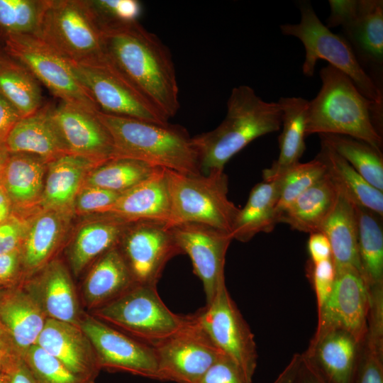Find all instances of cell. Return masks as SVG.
I'll return each mask as SVG.
<instances>
[{
	"mask_svg": "<svg viewBox=\"0 0 383 383\" xmlns=\"http://www.w3.org/2000/svg\"><path fill=\"white\" fill-rule=\"evenodd\" d=\"M106 60L167 120L180 104L169 48L138 21L103 28Z\"/></svg>",
	"mask_w": 383,
	"mask_h": 383,
	"instance_id": "obj_1",
	"label": "cell"
},
{
	"mask_svg": "<svg viewBox=\"0 0 383 383\" xmlns=\"http://www.w3.org/2000/svg\"><path fill=\"white\" fill-rule=\"evenodd\" d=\"M321 87L309 102L306 136H350L382 150L383 106L365 97L343 72L328 65L320 70Z\"/></svg>",
	"mask_w": 383,
	"mask_h": 383,
	"instance_id": "obj_2",
	"label": "cell"
},
{
	"mask_svg": "<svg viewBox=\"0 0 383 383\" xmlns=\"http://www.w3.org/2000/svg\"><path fill=\"white\" fill-rule=\"evenodd\" d=\"M281 116L277 101L263 100L247 85L234 87L221 123L212 131L192 137L201 173L223 171L229 160L252 140L278 131Z\"/></svg>",
	"mask_w": 383,
	"mask_h": 383,
	"instance_id": "obj_3",
	"label": "cell"
},
{
	"mask_svg": "<svg viewBox=\"0 0 383 383\" xmlns=\"http://www.w3.org/2000/svg\"><path fill=\"white\" fill-rule=\"evenodd\" d=\"M97 115L111 137L114 157L132 158L180 173H201L196 149L185 128L99 111Z\"/></svg>",
	"mask_w": 383,
	"mask_h": 383,
	"instance_id": "obj_4",
	"label": "cell"
},
{
	"mask_svg": "<svg viewBox=\"0 0 383 383\" xmlns=\"http://www.w3.org/2000/svg\"><path fill=\"white\" fill-rule=\"evenodd\" d=\"M167 177L170 227L199 223L231 234L240 209L228 197V179L223 171L192 174L167 170Z\"/></svg>",
	"mask_w": 383,
	"mask_h": 383,
	"instance_id": "obj_5",
	"label": "cell"
},
{
	"mask_svg": "<svg viewBox=\"0 0 383 383\" xmlns=\"http://www.w3.org/2000/svg\"><path fill=\"white\" fill-rule=\"evenodd\" d=\"M299 8L300 21L282 24L279 28L282 34L296 38L304 45L303 74L313 77L318 60H326L346 74L365 97L383 106L382 90L363 69L346 40L322 23L310 2L302 1Z\"/></svg>",
	"mask_w": 383,
	"mask_h": 383,
	"instance_id": "obj_6",
	"label": "cell"
},
{
	"mask_svg": "<svg viewBox=\"0 0 383 383\" xmlns=\"http://www.w3.org/2000/svg\"><path fill=\"white\" fill-rule=\"evenodd\" d=\"M38 38L70 63L106 58L103 30L89 0H49Z\"/></svg>",
	"mask_w": 383,
	"mask_h": 383,
	"instance_id": "obj_7",
	"label": "cell"
},
{
	"mask_svg": "<svg viewBox=\"0 0 383 383\" xmlns=\"http://www.w3.org/2000/svg\"><path fill=\"white\" fill-rule=\"evenodd\" d=\"M99 320L154 346L177 331L186 316L173 313L160 297L157 286L135 284L99 307Z\"/></svg>",
	"mask_w": 383,
	"mask_h": 383,
	"instance_id": "obj_8",
	"label": "cell"
},
{
	"mask_svg": "<svg viewBox=\"0 0 383 383\" xmlns=\"http://www.w3.org/2000/svg\"><path fill=\"white\" fill-rule=\"evenodd\" d=\"M326 26H340L357 60L382 90L383 1L329 0Z\"/></svg>",
	"mask_w": 383,
	"mask_h": 383,
	"instance_id": "obj_9",
	"label": "cell"
},
{
	"mask_svg": "<svg viewBox=\"0 0 383 383\" xmlns=\"http://www.w3.org/2000/svg\"><path fill=\"white\" fill-rule=\"evenodd\" d=\"M9 55L24 66L61 101L92 111L99 109L74 75L70 64L36 36L4 38Z\"/></svg>",
	"mask_w": 383,
	"mask_h": 383,
	"instance_id": "obj_10",
	"label": "cell"
},
{
	"mask_svg": "<svg viewBox=\"0 0 383 383\" xmlns=\"http://www.w3.org/2000/svg\"><path fill=\"white\" fill-rule=\"evenodd\" d=\"M70 64L99 111L161 124L169 123L106 58L89 63Z\"/></svg>",
	"mask_w": 383,
	"mask_h": 383,
	"instance_id": "obj_11",
	"label": "cell"
},
{
	"mask_svg": "<svg viewBox=\"0 0 383 383\" xmlns=\"http://www.w3.org/2000/svg\"><path fill=\"white\" fill-rule=\"evenodd\" d=\"M160 380L198 383L222 353L197 321L186 316L182 326L153 346Z\"/></svg>",
	"mask_w": 383,
	"mask_h": 383,
	"instance_id": "obj_12",
	"label": "cell"
},
{
	"mask_svg": "<svg viewBox=\"0 0 383 383\" xmlns=\"http://www.w3.org/2000/svg\"><path fill=\"white\" fill-rule=\"evenodd\" d=\"M194 316L213 344L252 381L257 353L251 329L223 285L213 300Z\"/></svg>",
	"mask_w": 383,
	"mask_h": 383,
	"instance_id": "obj_13",
	"label": "cell"
},
{
	"mask_svg": "<svg viewBox=\"0 0 383 383\" xmlns=\"http://www.w3.org/2000/svg\"><path fill=\"white\" fill-rule=\"evenodd\" d=\"M116 247L138 284L157 286L168 261L182 254L171 228L159 221L131 222Z\"/></svg>",
	"mask_w": 383,
	"mask_h": 383,
	"instance_id": "obj_14",
	"label": "cell"
},
{
	"mask_svg": "<svg viewBox=\"0 0 383 383\" xmlns=\"http://www.w3.org/2000/svg\"><path fill=\"white\" fill-rule=\"evenodd\" d=\"M79 327L94 350L99 367L160 380L157 357L152 346L97 318H87Z\"/></svg>",
	"mask_w": 383,
	"mask_h": 383,
	"instance_id": "obj_15",
	"label": "cell"
},
{
	"mask_svg": "<svg viewBox=\"0 0 383 383\" xmlns=\"http://www.w3.org/2000/svg\"><path fill=\"white\" fill-rule=\"evenodd\" d=\"M182 254H187L194 274L201 281L210 303L218 289L226 284V255L233 240L228 233L199 223H182L170 227Z\"/></svg>",
	"mask_w": 383,
	"mask_h": 383,
	"instance_id": "obj_16",
	"label": "cell"
},
{
	"mask_svg": "<svg viewBox=\"0 0 383 383\" xmlns=\"http://www.w3.org/2000/svg\"><path fill=\"white\" fill-rule=\"evenodd\" d=\"M335 272L332 291L318 311L316 329H342L362 343L367 331V285L362 274L355 268H342Z\"/></svg>",
	"mask_w": 383,
	"mask_h": 383,
	"instance_id": "obj_17",
	"label": "cell"
},
{
	"mask_svg": "<svg viewBox=\"0 0 383 383\" xmlns=\"http://www.w3.org/2000/svg\"><path fill=\"white\" fill-rule=\"evenodd\" d=\"M97 112L61 101L52 107V117L66 153L102 164L114 157V148Z\"/></svg>",
	"mask_w": 383,
	"mask_h": 383,
	"instance_id": "obj_18",
	"label": "cell"
},
{
	"mask_svg": "<svg viewBox=\"0 0 383 383\" xmlns=\"http://www.w3.org/2000/svg\"><path fill=\"white\" fill-rule=\"evenodd\" d=\"M361 343L342 329H316L302 355L326 383H354Z\"/></svg>",
	"mask_w": 383,
	"mask_h": 383,
	"instance_id": "obj_19",
	"label": "cell"
},
{
	"mask_svg": "<svg viewBox=\"0 0 383 383\" xmlns=\"http://www.w3.org/2000/svg\"><path fill=\"white\" fill-rule=\"evenodd\" d=\"M170 211L167 170L157 168L148 179L121 193L101 213H109L128 222L149 220L167 224Z\"/></svg>",
	"mask_w": 383,
	"mask_h": 383,
	"instance_id": "obj_20",
	"label": "cell"
},
{
	"mask_svg": "<svg viewBox=\"0 0 383 383\" xmlns=\"http://www.w3.org/2000/svg\"><path fill=\"white\" fill-rule=\"evenodd\" d=\"M36 344L84 379L92 381L100 368L79 325L48 318Z\"/></svg>",
	"mask_w": 383,
	"mask_h": 383,
	"instance_id": "obj_21",
	"label": "cell"
},
{
	"mask_svg": "<svg viewBox=\"0 0 383 383\" xmlns=\"http://www.w3.org/2000/svg\"><path fill=\"white\" fill-rule=\"evenodd\" d=\"M47 167L37 156L10 153L4 167L3 188L15 213L30 216L40 208Z\"/></svg>",
	"mask_w": 383,
	"mask_h": 383,
	"instance_id": "obj_22",
	"label": "cell"
},
{
	"mask_svg": "<svg viewBox=\"0 0 383 383\" xmlns=\"http://www.w3.org/2000/svg\"><path fill=\"white\" fill-rule=\"evenodd\" d=\"M73 213L40 208L31 215L21 248L26 270L34 271L45 265L68 231Z\"/></svg>",
	"mask_w": 383,
	"mask_h": 383,
	"instance_id": "obj_23",
	"label": "cell"
},
{
	"mask_svg": "<svg viewBox=\"0 0 383 383\" xmlns=\"http://www.w3.org/2000/svg\"><path fill=\"white\" fill-rule=\"evenodd\" d=\"M45 315L30 294L13 289L4 291L0 299V321L19 356L36 344L47 319Z\"/></svg>",
	"mask_w": 383,
	"mask_h": 383,
	"instance_id": "obj_24",
	"label": "cell"
},
{
	"mask_svg": "<svg viewBox=\"0 0 383 383\" xmlns=\"http://www.w3.org/2000/svg\"><path fill=\"white\" fill-rule=\"evenodd\" d=\"M52 107L42 106L18 121L5 140L11 154H30L48 163L66 153L52 120Z\"/></svg>",
	"mask_w": 383,
	"mask_h": 383,
	"instance_id": "obj_25",
	"label": "cell"
},
{
	"mask_svg": "<svg viewBox=\"0 0 383 383\" xmlns=\"http://www.w3.org/2000/svg\"><path fill=\"white\" fill-rule=\"evenodd\" d=\"M99 165L91 159L68 153L49 162L40 208L73 211L74 199L87 174Z\"/></svg>",
	"mask_w": 383,
	"mask_h": 383,
	"instance_id": "obj_26",
	"label": "cell"
},
{
	"mask_svg": "<svg viewBox=\"0 0 383 383\" xmlns=\"http://www.w3.org/2000/svg\"><path fill=\"white\" fill-rule=\"evenodd\" d=\"M309 101L301 97H281L277 101L282 111V131L279 136V153L277 160L262 172L263 180L275 179L299 162L305 149V137Z\"/></svg>",
	"mask_w": 383,
	"mask_h": 383,
	"instance_id": "obj_27",
	"label": "cell"
},
{
	"mask_svg": "<svg viewBox=\"0 0 383 383\" xmlns=\"http://www.w3.org/2000/svg\"><path fill=\"white\" fill-rule=\"evenodd\" d=\"M338 191L328 174L299 196L279 216L277 223L309 234L319 232L333 209Z\"/></svg>",
	"mask_w": 383,
	"mask_h": 383,
	"instance_id": "obj_28",
	"label": "cell"
},
{
	"mask_svg": "<svg viewBox=\"0 0 383 383\" xmlns=\"http://www.w3.org/2000/svg\"><path fill=\"white\" fill-rule=\"evenodd\" d=\"M319 232L329 240L335 270L352 267L361 273L355 204L339 192L335 204Z\"/></svg>",
	"mask_w": 383,
	"mask_h": 383,
	"instance_id": "obj_29",
	"label": "cell"
},
{
	"mask_svg": "<svg viewBox=\"0 0 383 383\" xmlns=\"http://www.w3.org/2000/svg\"><path fill=\"white\" fill-rule=\"evenodd\" d=\"M136 283L116 246L101 255L91 269L84 294L91 307H101L116 299Z\"/></svg>",
	"mask_w": 383,
	"mask_h": 383,
	"instance_id": "obj_30",
	"label": "cell"
},
{
	"mask_svg": "<svg viewBox=\"0 0 383 383\" xmlns=\"http://www.w3.org/2000/svg\"><path fill=\"white\" fill-rule=\"evenodd\" d=\"M99 214L80 227L72 243L70 261L76 275L92 260L116 246L131 223L109 213Z\"/></svg>",
	"mask_w": 383,
	"mask_h": 383,
	"instance_id": "obj_31",
	"label": "cell"
},
{
	"mask_svg": "<svg viewBox=\"0 0 383 383\" xmlns=\"http://www.w3.org/2000/svg\"><path fill=\"white\" fill-rule=\"evenodd\" d=\"M279 194V178L263 180L254 186L235 221L231 233L233 240L246 243L259 233L271 232L277 223Z\"/></svg>",
	"mask_w": 383,
	"mask_h": 383,
	"instance_id": "obj_32",
	"label": "cell"
},
{
	"mask_svg": "<svg viewBox=\"0 0 383 383\" xmlns=\"http://www.w3.org/2000/svg\"><path fill=\"white\" fill-rule=\"evenodd\" d=\"M31 295L48 318L79 325L74 287L60 262L52 261L44 267Z\"/></svg>",
	"mask_w": 383,
	"mask_h": 383,
	"instance_id": "obj_33",
	"label": "cell"
},
{
	"mask_svg": "<svg viewBox=\"0 0 383 383\" xmlns=\"http://www.w3.org/2000/svg\"><path fill=\"white\" fill-rule=\"evenodd\" d=\"M326 165V172L338 191L355 205L365 207L382 216L383 192L367 182L327 143L321 140L316 156Z\"/></svg>",
	"mask_w": 383,
	"mask_h": 383,
	"instance_id": "obj_34",
	"label": "cell"
},
{
	"mask_svg": "<svg viewBox=\"0 0 383 383\" xmlns=\"http://www.w3.org/2000/svg\"><path fill=\"white\" fill-rule=\"evenodd\" d=\"M355 209L361 274L369 292L383 289V231L380 216L360 206L355 205Z\"/></svg>",
	"mask_w": 383,
	"mask_h": 383,
	"instance_id": "obj_35",
	"label": "cell"
},
{
	"mask_svg": "<svg viewBox=\"0 0 383 383\" xmlns=\"http://www.w3.org/2000/svg\"><path fill=\"white\" fill-rule=\"evenodd\" d=\"M367 182L383 192V155L367 143L343 135H319Z\"/></svg>",
	"mask_w": 383,
	"mask_h": 383,
	"instance_id": "obj_36",
	"label": "cell"
},
{
	"mask_svg": "<svg viewBox=\"0 0 383 383\" xmlns=\"http://www.w3.org/2000/svg\"><path fill=\"white\" fill-rule=\"evenodd\" d=\"M0 93L22 117L35 113L43 106L38 81L20 63L0 61Z\"/></svg>",
	"mask_w": 383,
	"mask_h": 383,
	"instance_id": "obj_37",
	"label": "cell"
},
{
	"mask_svg": "<svg viewBox=\"0 0 383 383\" xmlns=\"http://www.w3.org/2000/svg\"><path fill=\"white\" fill-rule=\"evenodd\" d=\"M159 167L128 157H113L96 166L83 185L123 193L150 177Z\"/></svg>",
	"mask_w": 383,
	"mask_h": 383,
	"instance_id": "obj_38",
	"label": "cell"
},
{
	"mask_svg": "<svg viewBox=\"0 0 383 383\" xmlns=\"http://www.w3.org/2000/svg\"><path fill=\"white\" fill-rule=\"evenodd\" d=\"M49 0H0V32L38 37Z\"/></svg>",
	"mask_w": 383,
	"mask_h": 383,
	"instance_id": "obj_39",
	"label": "cell"
},
{
	"mask_svg": "<svg viewBox=\"0 0 383 383\" xmlns=\"http://www.w3.org/2000/svg\"><path fill=\"white\" fill-rule=\"evenodd\" d=\"M354 383H383V318L372 316L361 343Z\"/></svg>",
	"mask_w": 383,
	"mask_h": 383,
	"instance_id": "obj_40",
	"label": "cell"
},
{
	"mask_svg": "<svg viewBox=\"0 0 383 383\" xmlns=\"http://www.w3.org/2000/svg\"><path fill=\"white\" fill-rule=\"evenodd\" d=\"M326 170L324 163L316 157L305 163L298 162L278 177L279 194L276 207L277 221L279 214L289 204L324 176Z\"/></svg>",
	"mask_w": 383,
	"mask_h": 383,
	"instance_id": "obj_41",
	"label": "cell"
},
{
	"mask_svg": "<svg viewBox=\"0 0 383 383\" xmlns=\"http://www.w3.org/2000/svg\"><path fill=\"white\" fill-rule=\"evenodd\" d=\"M36 383H91L70 371L64 364L37 344L21 357Z\"/></svg>",
	"mask_w": 383,
	"mask_h": 383,
	"instance_id": "obj_42",
	"label": "cell"
},
{
	"mask_svg": "<svg viewBox=\"0 0 383 383\" xmlns=\"http://www.w3.org/2000/svg\"><path fill=\"white\" fill-rule=\"evenodd\" d=\"M102 28L138 21L141 4L136 0H89Z\"/></svg>",
	"mask_w": 383,
	"mask_h": 383,
	"instance_id": "obj_43",
	"label": "cell"
},
{
	"mask_svg": "<svg viewBox=\"0 0 383 383\" xmlns=\"http://www.w3.org/2000/svg\"><path fill=\"white\" fill-rule=\"evenodd\" d=\"M121 194L97 187L82 185L74 201V213H101L114 203Z\"/></svg>",
	"mask_w": 383,
	"mask_h": 383,
	"instance_id": "obj_44",
	"label": "cell"
},
{
	"mask_svg": "<svg viewBox=\"0 0 383 383\" xmlns=\"http://www.w3.org/2000/svg\"><path fill=\"white\" fill-rule=\"evenodd\" d=\"M316 297L317 311L320 310L330 295L335 279V268L332 258L313 264L308 268Z\"/></svg>",
	"mask_w": 383,
	"mask_h": 383,
	"instance_id": "obj_45",
	"label": "cell"
},
{
	"mask_svg": "<svg viewBox=\"0 0 383 383\" xmlns=\"http://www.w3.org/2000/svg\"><path fill=\"white\" fill-rule=\"evenodd\" d=\"M30 216L13 212L0 223V254L21 248Z\"/></svg>",
	"mask_w": 383,
	"mask_h": 383,
	"instance_id": "obj_46",
	"label": "cell"
},
{
	"mask_svg": "<svg viewBox=\"0 0 383 383\" xmlns=\"http://www.w3.org/2000/svg\"><path fill=\"white\" fill-rule=\"evenodd\" d=\"M198 383H252L240 367L222 354Z\"/></svg>",
	"mask_w": 383,
	"mask_h": 383,
	"instance_id": "obj_47",
	"label": "cell"
},
{
	"mask_svg": "<svg viewBox=\"0 0 383 383\" xmlns=\"http://www.w3.org/2000/svg\"><path fill=\"white\" fill-rule=\"evenodd\" d=\"M22 266L21 250L0 254V291L11 289L16 284Z\"/></svg>",
	"mask_w": 383,
	"mask_h": 383,
	"instance_id": "obj_48",
	"label": "cell"
},
{
	"mask_svg": "<svg viewBox=\"0 0 383 383\" xmlns=\"http://www.w3.org/2000/svg\"><path fill=\"white\" fill-rule=\"evenodd\" d=\"M310 262L315 264L331 258V248L327 237L321 232L310 233L307 243Z\"/></svg>",
	"mask_w": 383,
	"mask_h": 383,
	"instance_id": "obj_49",
	"label": "cell"
},
{
	"mask_svg": "<svg viewBox=\"0 0 383 383\" xmlns=\"http://www.w3.org/2000/svg\"><path fill=\"white\" fill-rule=\"evenodd\" d=\"M21 118L18 111L0 93V141L5 142Z\"/></svg>",
	"mask_w": 383,
	"mask_h": 383,
	"instance_id": "obj_50",
	"label": "cell"
},
{
	"mask_svg": "<svg viewBox=\"0 0 383 383\" xmlns=\"http://www.w3.org/2000/svg\"><path fill=\"white\" fill-rule=\"evenodd\" d=\"M9 383H36L23 359L15 355L11 361Z\"/></svg>",
	"mask_w": 383,
	"mask_h": 383,
	"instance_id": "obj_51",
	"label": "cell"
},
{
	"mask_svg": "<svg viewBox=\"0 0 383 383\" xmlns=\"http://www.w3.org/2000/svg\"><path fill=\"white\" fill-rule=\"evenodd\" d=\"M302 362L301 353L294 354L272 383H295Z\"/></svg>",
	"mask_w": 383,
	"mask_h": 383,
	"instance_id": "obj_52",
	"label": "cell"
},
{
	"mask_svg": "<svg viewBox=\"0 0 383 383\" xmlns=\"http://www.w3.org/2000/svg\"><path fill=\"white\" fill-rule=\"evenodd\" d=\"M301 355L302 362L295 383H326L302 353Z\"/></svg>",
	"mask_w": 383,
	"mask_h": 383,
	"instance_id": "obj_53",
	"label": "cell"
},
{
	"mask_svg": "<svg viewBox=\"0 0 383 383\" xmlns=\"http://www.w3.org/2000/svg\"><path fill=\"white\" fill-rule=\"evenodd\" d=\"M14 354L17 353L15 351L11 340L0 321V358H4Z\"/></svg>",
	"mask_w": 383,
	"mask_h": 383,
	"instance_id": "obj_54",
	"label": "cell"
},
{
	"mask_svg": "<svg viewBox=\"0 0 383 383\" xmlns=\"http://www.w3.org/2000/svg\"><path fill=\"white\" fill-rule=\"evenodd\" d=\"M13 213L12 204L3 187L0 188V223Z\"/></svg>",
	"mask_w": 383,
	"mask_h": 383,
	"instance_id": "obj_55",
	"label": "cell"
},
{
	"mask_svg": "<svg viewBox=\"0 0 383 383\" xmlns=\"http://www.w3.org/2000/svg\"><path fill=\"white\" fill-rule=\"evenodd\" d=\"M15 355L17 354L4 358H0V383H9L11 361Z\"/></svg>",
	"mask_w": 383,
	"mask_h": 383,
	"instance_id": "obj_56",
	"label": "cell"
},
{
	"mask_svg": "<svg viewBox=\"0 0 383 383\" xmlns=\"http://www.w3.org/2000/svg\"><path fill=\"white\" fill-rule=\"evenodd\" d=\"M10 155V152H9L5 142L0 141V168L3 167Z\"/></svg>",
	"mask_w": 383,
	"mask_h": 383,
	"instance_id": "obj_57",
	"label": "cell"
},
{
	"mask_svg": "<svg viewBox=\"0 0 383 383\" xmlns=\"http://www.w3.org/2000/svg\"><path fill=\"white\" fill-rule=\"evenodd\" d=\"M4 167L0 168V188L3 187V172Z\"/></svg>",
	"mask_w": 383,
	"mask_h": 383,
	"instance_id": "obj_58",
	"label": "cell"
},
{
	"mask_svg": "<svg viewBox=\"0 0 383 383\" xmlns=\"http://www.w3.org/2000/svg\"><path fill=\"white\" fill-rule=\"evenodd\" d=\"M4 292V291H0V299L2 296Z\"/></svg>",
	"mask_w": 383,
	"mask_h": 383,
	"instance_id": "obj_59",
	"label": "cell"
}]
</instances>
